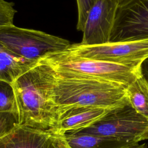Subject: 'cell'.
Returning a JSON list of instances; mask_svg holds the SVG:
<instances>
[{"instance_id": "8", "label": "cell", "mask_w": 148, "mask_h": 148, "mask_svg": "<svg viewBox=\"0 0 148 148\" xmlns=\"http://www.w3.org/2000/svg\"><path fill=\"white\" fill-rule=\"evenodd\" d=\"M119 0H95L88 11L80 42L95 45L110 42Z\"/></svg>"}, {"instance_id": "11", "label": "cell", "mask_w": 148, "mask_h": 148, "mask_svg": "<svg viewBox=\"0 0 148 148\" xmlns=\"http://www.w3.org/2000/svg\"><path fill=\"white\" fill-rule=\"evenodd\" d=\"M38 62L21 57L0 42V80L12 84L20 75Z\"/></svg>"}, {"instance_id": "4", "label": "cell", "mask_w": 148, "mask_h": 148, "mask_svg": "<svg viewBox=\"0 0 148 148\" xmlns=\"http://www.w3.org/2000/svg\"><path fill=\"white\" fill-rule=\"evenodd\" d=\"M75 133L107 137L134 145L148 139V120L128 102L109 109L98 121L73 134Z\"/></svg>"}, {"instance_id": "12", "label": "cell", "mask_w": 148, "mask_h": 148, "mask_svg": "<svg viewBox=\"0 0 148 148\" xmlns=\"http://www.w3.org/2000/svg\"><path fill=\"white\" fill-rule=\"evenodd\" d=\"M62 137L69 148H127L132 145L107 137L90 134H65Z\"/></svg>"}, {"instance_id": "13", "label": "cell", "mask_w": 148, "mask_h": 148, "mask_svg": "<svg viewBox=\"0 0 148 148\" xmlns=\"http://www.w3.org/2000/svg\"><path fill=\"white\" fill-rule=\"evenodd\" d=\"M130 105L148 120V82L142 75L127 87Z\"/></svg>"}, {"instance_id": "16", "label": "cell", "mask_w": 148, "mask_h": 148, "mask_svg": "<svg viewBox=\"0 0 148 148\" xmlns=\"http://www.w3.org/2000/svg\"><path fill=\"white\" fill-rule=\"evenodd\" d=\"M18 125V115L12 112L0 113V138Z\"/></svg>"}, {"instance_id": "14", "label": "cell", "mask_w": 148, "mask_h": 148, "mask_svg": "<svg viewBox=\"0 0 148 148\" xmlns=\"http://www.w3.org/2000/svg\"><path fill=\"white\" fill-rule=\"evenodd\" d=\"M5 112L17 114V108L12 84L0 80V113Z\"/></svg>"}, {"instance_id": "9", "label": "cell", "mask_w": 148, "mask_h": 148, "mask_svg": "<svg viewBox=\"0 0 148 148\" xmlns=\"http://www.w3.org/2000/svg\"><path fill=\"white\" fill-rule=\"evenodd\" d=\"M109 110L85 106L71 108L59 116L54 134L57 136H62L76 132L98 121Z\"/></svg>"}, {"instance_id": "2", "label": "cell", "mask_w": 148, "mask_h": 148, "mask_svg": "<svg viewBox=\"0 0 148 148\" xmlns=\"http://www.w3.org/2000/svg\"><path fill=\"white\" fill-rule=\"evenodd\" d=\"M127 87L110 80L56 71L53 101L58 118L75 107L110 109L123 105L129 102Z\"/></svg>"}, {"instance_id": "20", "label": "cell", "mask_w": 148, "mask_h": 148, "mask_svg": "<svg viewBox=\"0 0 148 148\" xmlns=\"http://www.w3.org/2000/svg\"><path fill=\"white\" fill-rule=\"evenodd\" d=\"M127 148H147V145L146 143L139 144V143H137L130 146Z\"/></svg>"}, {"instance_id": "1", "label": "cell", "mask_w": 148, "mask_h": 148, "mask_svg": "<svg viewBox=\"0 0 148 148\" xmlns=\"http://www.w3.org/2000/svg\"><path fill=\"white\" fill-rule=\"evenodd\" d=\"M55 78L56 71L49 65L38 61L12 84L19 125L54 134L58 120L53 101Z\"/></svg>"}, {"instance_id": "7", "label": "cell", "mask_w": 148, "mask_h": 148, "mask_svg": "<svg viewBox=\"0 0 148 148\" xmlns=\"http://www.w3.org/2000/svg\"><path fill=\"white\" fill-rule=\"evenodd\" d=\"M148 38V0H120L110 42Z\"/></svg>"}, {"instance_id": "5", "label": "cell", "mask_w": 148, "mask_h": 148, "mask_svg": "<svg viewBox=\"0 0 148 148\" xmlns=\"http://www.w3.org/2000/svg\"><path fill=\"white\" fill-rule=\"evenodd\" d=\"M0 42L16 55L37 62L48 54L63 50L71 44L58 36L14 24L0 28Z\"/></svg>"}, {"instance_id": "3", "label": "cell", "mask_w": 148, "mask_h": 148, "mask_svg": "<svg viewBox=\"0 0 148 148\" xmlns=\"http://www.w3.org/2000/svg\"><path fill=\"white\" fill-rule=\"evenodd\" d=\"M39 61L49 65L56 72L110 80L126 86L142 75L141 66L84 58L64 50L48 54Z\"/></svg>"}, {"instance_id": "19", "label": "cell", "mask_w": 148, "mask_h": 148, "mask_svg": "<svg viewBox=\"0 0 148 148\" xmlns=\"http://www.w3.org/2000/svg\"><path fill=\"white\" fill-rule=\"evenodd\" d=\"M141 72L142 76L148 82V58L142 63L141 65Z\"/></svg>"}, {"instance_id": "18", "label": "cell", "mask_w": 148, "mask_h": 148, "mask_svg": "<svg viewBox=\"0 0 148 148\" xmlns=\"http://www.w3.org/2000/svg\"><path fill=\"white\" fill-rule=\"evenodd\" d=\"M49 148H69L60 136H57Z\"/></svg>"}, {"instance_id": "17", "label": "cell", "mask_w": 148, "mask_h": 148, "mask_svg": "<svg viewBox=\"0 0 148 148\" xmlns=\"http://www.w3.org/2000/svg\"><path fill=\"white\" fill-rule=\"evenodd\" d=\"M95 0H76L78 9L77 29L83 32L89 10Z\"/></svg>"}, {"instance_id": "10", "label": "cell", "mask_w": 148, "mask_h": 148, "mask_svg": "<svg viewBox=\"0 0 148 148\" xmlns=\"http://www.w3.org/2000/svg\"><path fill=\"white\" fill-rule=\"evenodd\" d=\"M57 136L50 131L18 125L0 138V148H49Z\"/></svg>"}, {"instance_id": "15", "label": "cell", "mask_w": 148, "mask_h": 148, "mask_svg": "<svg viewBox=\"0 0 148 148\" xmlns=\"http://www.w3.org/2000/svg\"><path fill=\"white\" fill-rule=\"evenodd\" d=\"M14 3L5 0H0V28L13 24V19L17 10Z\"/></svg>"}, {"instance_id": "21", "label": "cell", "mask_w": 148, "mask_h": 148, "mask_svg": "<svg viewBox=\"0 0 148 148\" xmlns=\"http://www.w3.org/2000/svg\"><path fill=\"white\" fill-rule=\"evenodd\" d=\"M119 1H120V0H119Z\"/></svg>"}, {"instance_id": "6", "label": "cell", "mask_w": 148, "mask_h": 148, "mask_svg": "<svg viewBox=\"0 0 148 148\" xmlns=\"http://www.w3.org/2000/svg\"><path fill=\"white\" fill-rule=\"evenodd\" d=\"M64 51L84 58L120 64L141 66L148 58V38L95 45L70 44Z\"/></svg>"}]
</instances>
